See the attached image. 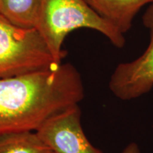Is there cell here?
<instances>
[{"instance_id": "8992f818", "label": "cell", "mask_w": 153, "mask_h": 153, "mask_svg": "<svg viewBox=\"0 0 153 153\" xmlns=\"http://www.w3.org/2000/svg\"><path fill=\"white\" fill-rule=\"evenodd\" d=\"M97 14L123 34L133 25V19L145 5L153 0H86Z\"/></svg>"}, {"instance_id": "5b68a950", "label": "cell", "mask_w": 153, "mask_h": 153, "mask_svg": "<svg viewBox=\"0 0 153 153\" xmlns=\"http://www.w3.org/2000/svg\"><path fill=\"white\" fill-rule=\"evenodd\" d=\"M150 43L136 60L120 63L110 78V90L118 99L128 101L148 93L153 87V30Z\"/></svg>"}, {"instance_id": "52a82bcc", "label": "cell", "mask_w": 153, "mask_h": 153, "mask_svg": "<svg viewBox=\"0 0 153 153\" xmlns=\"http://www.w3.org/2000/svg\"><path fill=\"white\" fill-rule=\"evenodd\" d=\"M41 0H0V14L23 28H36Z\"/></svg>"}, {"instance_id": "30bf717a", "label": "cell", "mask_w": 153, "mask_h": 153, "mask_svg": "<svg viewBox=\"0 0 153 153\" xmlns=\"http://www.w3.org/2000/svg\"><path fill=\"white\" fill-rule=\"evenodd\" d=\"M120 153H140V151L136 143H132L128 145Z\"/></svg>"}, {"instance_id": "3957f363", "label": "cell", "mask_w": 153, "mask_h": 153, "mask_svg": "<svg viewBox=\"0 0 153 153\" xmlns=\"http://www.w3.org/2000/svg\"><path fill=\"white\" fill-rule=\"evenodd\" d=\"M60 65L36 28L18 27L0 14V79Z\"/></svg>"}, {"instance_id": "277c9868", "label": "cell", "mask_w": 153, "mask_h": 153, "mask_svg": "<svg viewBox=\"0 0 153 153\" xmlns=\"http://www.w3.org/2000/svg\"><path fill=\"white\" fill-rule=\"evenodd\" d=\"M36 132L54 153H104L86 136L79 105L49 118Z\"/></svg>"}, {"instance_id": "ba28073f", "label": "cell", "mask_w": 153, "mask_h": 153, "mask_svg": "<svg viewBox=\"0 0 153 153\" xmlns=\"http://www.w3.org/2000/svg\"><path fill=\"white\" fill-rule=\"evenodd\" d=\"M0 153H54L36 132L24 131L0 135Z\"/></svg>"}, {"instance_id": "6da1fadb", "label": "cell", "mask_w": 153, "mask_h": 153, "mask_svg": "<svg viewBox=\"0 0 153 153\" xmlns=\"http://www.w3.org/2000/svg\"><path fill=\"white\" fill-rule=\"evenodd\" d=\"M85 97L82 77L71 63L0 79V135L36 132Z\"/></svg>"}, {"instance_id": "7a4b0ae2", "label": "cell", "mask_w": 153, "mask_h": 153, "mask_svg": "<svg viewBox=\"0 0 153 153\" xmlns=\"http://www.w3.org/2000/svg\"><path fill=\"white\" fill-rule=\"evenodd\" d=\"M78 28L97 30L118 48L126 44L124 34L97 14L86 0H41L36 29L58 64L67 55L62 48L66 36Z\"/></svg>"}, {"instance_id": "9c48e42d", "label": "cell", "mask_w": 153, "mask_h": 153, "mask_svg": "<svg viewBox=\"0 0 153 153\" xmlns=\"http://www.w3.org/2000/svg\"><path fill=\"white\" fill-rule=\"evenodd\" d=\"M143 23L145 28L153 30V4L149 5L143 16Z\"/></svg>"}]
</instances>
